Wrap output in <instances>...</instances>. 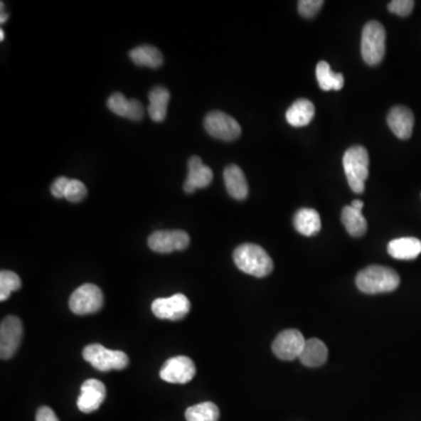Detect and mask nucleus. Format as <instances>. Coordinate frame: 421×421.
<instances>
[{
    "instance_id": "1",
    "label": "nucleus",
    "mask_w": 421,
    "mask_h": 421,
    "mask_svg": "<svg viewBox=\"0 0 421 421\" xmlns=\"http://www.w3.org/2000/svg\"><path fill=\"white\" fill-rule=\"evenodd\" d=\"M400 277L392 268L384 266H368L356 277V286L364 294L390 293L398 288Z\"/></svg>"
},
{
    "instance_id": "2",
    "label": "nucleus",
    "mask_w": 421,
    "mask_h": 421,
    "mask_svg": "<svg viewBox=\"0 0 421 421\" xmlns=\"http://www.w3.org/2000/svg\"><path fill=\"white\" fill-rule=\"evenodd\" d=\"M235 266L244 273L255 277H265L272 273L273 260L262 247L244 244L237 247L233 253Z\"/></svg>"
},
{
    "instance_id": "3",
    "label": "nucleus",
    "mask_w": 421,
    "mask_h": 421,
    "mask_svg": "<svg viewBox=\"0 0 421 421\" xmlns=\"http://www.w3.org/2000/svg\"><path fill=\"white\" fill-rule=\"evenodd\" d=\"M368 150L362 145H355L346 150L343 156V168L350 188L355 193H363L366 190V181L368 177Z\"/></svg>"
},
{
    "instance_id": "4",
    "label": "nucleus",
    "mask_w": 421,
    "mask_h": 421,
    "mask_svg": "<svg viewBox=\"0 0 421 421\" xmlns=\"http://www.w3.org/2000/svg\"><path fill=\"white\" fill-rule=\"evenodd\" d=\"M385 28L378 21H368L363 28L361 50L362 56L370 66L382 63L385 55Z\"/></svg>"
},
{
    "instance_id": "5",
    "label": "nucleus",
    "mask_w": 421,
    "mask_h": 421,
    "mask_svg": "<svg viewBox=\"0 0 421 421\" xmlns=\"http://www.w3.org/2000/svg\"><path fill=\"white\" fill-rule=\"evenodd\" d=\"M85 361L99 371L123 370L129 366L128 356L119 350L107 349L101 344H90L82 351Z\"/></svg>"
},
{
    "instance_id": "6",
    "label": "nucleus",
    "mask_w": 421,
    "mask_h": 421,
    "mask_svg": "<svg viewBox=\"0 0 421 421\" xmlns=\"http://www.w3.org/2000/svg\"><path fill=\"white\" fill-rule=\"evenodd\" d=\"M103 306L102 290L92 283L79 287L70 299V309L75 315H90L101 310Z\"/></svg>"
},
{
    "instance_id": "7",
    "label": "nucleus",
    "mask_w": 421,
    "mask_h": 421,
    "mask_svg": "<svg viewBox=\"0 0 421 421\" xmlns=\"http://www.w3.org/2000/svg\"><path fill=\"white\" fill-rule=\"evenodd\" d=\"M204 128L208 135L221 141H234L241 135L240 124L232 116L219 110L208 112L204 119Z\"/></svg>"
},
{
    "instance_id": "8",
    "label": "nucleus",
    "mask_w": 421,
    "mask_h": 421,
    "mask_svg": "<svg viewBox=\"0 0 421 421\" xmlns=\"http://www.w3.org/2000/svg\"><path fill=\"white\" fill-rule=\"evenodd\" d=\"M23 323L17 316L10 315L1 321L0 326V357L3 361L16 355L23 339Z\"/></svg>"
},
{
    "instance_id": "9",
    "label": "nucleus",
    "mask_w": 421,
    "mask_h": 421,
    "mask_svg": "<svg viewBox=\"0 0 421 421\" xmlns=\"http://www.w3.org/2000/svg\"><path fill=\"white\" fill-rule=\"evenodd\" d=\"M150 250L156 253L168 254L184 250L190 245V237L184 230H157L148 239Z\"/></svg>"
},
{
    "instance_id": "10",
    "label": "nucleus",
    "mask_w": 421,
    "mask_h": 421,
    "mask_svg": "<svg viewBox=\"0 0 421 421\" xmlns=\"http://www.w3.org/2000/svg\"><path fill=\"white\" fill-rule=\"evenodd\" d=\"M304 344H306V339L299 330L288 329L277 335L272 349L277 358L290 362L299 358L302 353Z\"/></svg>"
},
{
    "instance_id": "11",
    "label": "nucleus",
    "mask_w": 421,
    "mask_h": 421,
    "mask_svg": "<svg viewBox=\"0 0 421 421\" xmlns=\"http://www.w3.org/2000/svg\"><path fill=\"white\" fill-rule=\"evenodd\" d=\"M152 313L156 317L170 321L184 319L191 309V303L183 294H176L166 299H157L152 302Z\"/></svg>"
},
{
    "instance_id": "12",
    "label": "nucleus",
    "mask_w": 421,
    "mask_h": 421,
    "mask_svg": "<svg viewBox=\"0 0 421 421\" xmlns=\"http://www.w3.org/2000/svg\"><path fill=\"white\" fill-rule=\"evenodd\" d=\"M161 378L164 382L172 384H186L196 375V366L193 361L185 357L177 356L168 359L161 370Z\"/></svg>"
},
{
    "instance_id": "13",
    "label": "nucleus",
    "mask_w": 421,
    "mask_h": 421,
    "mask_svg": "<svg viewBox=\"0 0 421 421\" xmlns=\"http://www.w3.org/2000/svg\"><path fill=\"white\" fill-rule=\"evenodd\" d=\"M105 386L97 379H87L81 386V393L78 399V407L83 413H92L99 410L105 402Z\"/></svg>"
},
{
    "instance_id": "14",
    "label": "nucleus",
    "mask_w": 421,
    "mask_h": 421,
    "mask_svg": "<svg viewBox=\"0 0 421 421\" xmlns=\"http://www.w3.org/2000/svg\"><path fill=\"white\" fill-rule=\"evenodd\" d=\"M213 181V171L205 165L201 157L192 156L188 159V174L185 179L184 191L193 193L197 188H208Z\"/></svg>"
},
{
    "instance_id": "15",
    "label": "nucleus",
    "mask_w": 421,
    "mask_h": 421,
    "mask_svg": "<svg viewBox=\"0 0 421 421\" xmlns=\"http://www.w3.org/2000/svg\"><path fill=\"white\" fill-rule=\"evenodd\" d=\"M107 105L110 112L132 121H141L144 116V107L139 100L127 99L121 92H114L107 101Z\"/></svg>"
},
{
    "instance_id": "16",
    "label": "nucleus",
    "mask_w": 421,
    "mask_h": 421,
    "mask_svg": "<svg viewBox=\"0 0 421 421\" xmlns=\"http://www.w3.org/2000/svg\"><path fill=\"white\" fill-rule=\"evenodd\" d=\"M388 124L399 139H408L413 132L415 116L410 109L397 105L388 112Z\"/></svg>"
},
{
    "instance_id": "17",
    "label": "nucleus",
    "mask_w": 421,
    "mask_h": 421,
    "mask_svg": "<svg viewBox=\"0 0 421 421\" xmlns=\"http://www.w3.org/2000/svg\"><path fill=\"white\" fill-rule=\"evenodd\" d=\"M224 181L228 194L237 201H245L248 196V184L245 174L238 165L230 164L224 170Z\"/></svg>"
},
{
    "instance_id": "18",
    "label": "nucleus",
    "mask_w": 421,
    "mask_h": 421,
    "mask_svg": "<svg viewBox=\"0 0 421 421\" xmlns=\"http://www.w3.org/2000/svg\"><path fill=\"white\" fill-rule=\"evenodd\" d=\"M388 252L398 260H413L421 254V241L417 238H399L390 241Z\"/></svg>"
},
{
    "instance_id": "19",
    "label": "nucleus",
    "mask_w": 421,
    "mask_h": 421,
    "mask_svg": "<svg viewBox=\"0 0 421 421\" xmlns=\"http://www.w3.org/2000/svg\"><path fill=\"white\" fill-rule=\"evenodd\" d=\"M315 116V105L307 99L297 100L287 110L286 119L292 127H306L313 121Z\"/></svg>"
},
{
    "instance_id": "20",
    "label": "nucleus",
    "mask_w": 421,
    "mask_h": 421,
    "mask_svg": "<svg viewBox=\"0 0 421 421\" xmlns=\"http://www.w3.org/2000/svg\"><path fill=\"white\" fill-rule=\"evenodd\" d=\"M303 366L308 368H319L326 364L328 359V348L326 344L317 339L306 341L302 353L299 357Z\"/></svg>"
},
{
    "instance_id": "21",
    "label": "nucleus",
    "mask_w": 421,
    "mask_h": 421,
    "mask_svg": "<svg viewBox=\"0 0 421 421\" xmlns=\"http://www.w3.org/2000/svg\"><path fill=\"white\" fill-rule=\"evenodd\" d=\"M294 228L306 237H313L322 228L319 212L313 208H301L294 215Z\"/></svg>"
},
{
    "instance_id": "22",
    "label": "nucleus",
    "mask_w": 421,
    "mask_h": 421,
    "mask_svg": "<svg viewBox=\"0 0 421 421\" xmlns=\"http://www.w3.org/2000/svg\"><path fill=\"white\" fill-rule=\"evenodd\" d=\"M170 92L164 87H155L149 92L148 112L152 121L163 122L166 117Z\"/></svg>"
},
{
    "instance_id": "23",
    "label": "nucleus",
    "mask_w": 421,
    "mask_h": 421,
    "mask_svg": "<svg viewBox=\"0 0 421 421\" xmlns=\"http://www.w3.org/2000/svg\"><path fill=\"white\" fill-rule=\"evenodd\" d=\"M129 58L137 66L148 67V68H159L163 65V55L161 50L151 45H142L129 52Z\"/></svg>"
},
{
    "instance_id": "24",
    "label": "nucleus",
    "mask_w": 421,
    "mask_h": 421,
    "mask_svg": "<svg viewBox=\"0 0 421 421\" xmlns=\"http://www.w3.org/2000/svg\"><path fill=\"white\" fill-rule=\"evenodd\" d=\"M316 78L319 81V88L324 92L341 90L344 86V76L341 73H334L329 63L319 61L316 67Z\"/></svg>"
},
{
    "instance_id": "25",
    "label": "nucleus",
    "mask_w": 421,
    "mask_h": 421,
    "mask_svg": "<svg viewBox=\"0 0 421 421\" xmlns=\"http://www.w3.org/2000/svg\"><path fill=\"white\" fill-rule=\"evenodd\" d=\"M342 223L351 237H363L368 230V223L362 210L346 206L342 210Z\"/></svg>"
},
{
    "instance_id": "26",
    "label": "nucleus",
    "mask_w": 421,
    "mask_h": 421,
    "mask_svg": "<svg viewBox=\"0 0 421 421\" xmlns=\"http://www.w3.org/2000/svg\"><path fill=\"white\" fill-rule=\"evenodd\" d=\"M219 418V408L217 405L210 402L194 405L185 412V419L188 421H218Z\"/></svg>"
},
{
    "instance_id": "27",
    "label": "nucleus",
    "mask_w": 421,
    "mask_h": 421,
    "mask_svg": "<svg viewBox=\"0 0 421 421\" xmlns=\"http://www.w3.org/2000/svg\"><path fill=\"white\" fill-rule=\"evenodd\" d=\"M21 287V281L18 274L11 270H1L0 273V301L4 302L10 297L12 292H17Z\"/></svg>"
},
{
    "instance_id": "28",
    "label": "nucleus",
    "mask_w": 421,
    "mask_h": 421,
    "mask_svg": "<svg viewBox=\"0 0 421 421\" xmlns=\"http://www.w3.org/2000/svg\"><path fill=\"white\" fill-rule=\"evenodd\" d=\"M86 185L78 179H70V183L67 185L66 192H65V198L67 201L70 203H80L86 198Z\"/></svg>"
},
{
    "instance_id": "29",
    "label": "nucleus",
    "mask_w": 421,
    "mask_h": 421,
    "mask_svg": "<svg viewBox=\"0 0 421 421\" xmlns=\"http://www.w3.org/2000/svg\"><path fill=\"white\" fill-rule=\"evenodd\" d=\"M323 5H324L323 0H299L297 3V9L302 17L313 18L319 14Z\"/></svg>"
},
{
    "instance_id": "30",
    "label": "nucleus",
    "mask_w": 421,
    "mask_h": 421,
    "mask_svg": "<svg viewBox=\"0 0 421 421\" xmlns=\"http://www.w3.org/2000/svg\"><path fill=\"white\" fill-rule=\"evenodd\" d=\"M415 7L413 0H393L388 5V10L400 17H407Z\"/></svg>"
},
{
    "instance_id": "31",
    "label": "nucleus",
    "mask_w": 421,
    "mask_h": 421,
    "mask_svg": "<svg viewBox=\"0 0 421 421\" xmlns=\"http://www.w3.org/2000/svg\"><path fill=\"white\" fill-rule=\"evenodd\" d=\"M70 181V178L67 177L56 178L50 185V192L53 196L55 198H65V192H66L67 185Z\"/></svg>"
},
{
    "instance_id": "32",
    "label": "nucleus",
    "mask_w": 421,
    "mask_h": 421,
    "mask_svg": "<svg viewBox=\"0 0 421 421\" xmlns=\"http://www.w3.org/2000/svg\"><path fill=\"white\" fill-rule=\"evenodd\" d=\"M36 421H60L52 408L43 406L36 412Z\"/></svg>"
},
{
    "instance_id": "33",
    "label": "nucleus",
    "mask_w": 421,
    "mask_h": 421,
    "mask_svg": "<svg viewBox=\"0 0 421 421\" xmlns=\"http://www.w3.org/2000/svg\"><path fill=\"white\" fill-rule=\"evenodd\" d=\"M350 206L356 208V210H362L363 206H364V203H363L362 201H353Z\"/></svg>"
},
{
    "instance_id": "34",
    "label": "nucleus",
    "mask_w": 421,
    "mask_h": 421,
    "mask_svg": "<svg viewBox=\"0 0 421 421\" xmlns=\"http://www.w3.org/2000/svg\"><path fill=\"white\" fill-rule=\"evenodd\" d=\"M7 19H9V14L1 12V19H0V23H4Z\"/></svg>"
},
{
    "instance_id": "35",
    "label": "nucleus",
    "mask_w": 421,
    "mask_h": 421,
    "mask_svg": "<svg viewBox=\"0 0 421 421\" xmlns=\"http://www.w3.org/2000/svg\"><path fill=\"white\" fill-rule=\"evenodd\" d=\"M0 39H1V41L5 39V32H4V30L0 31Z\"/></svg>"
}]
</instances>
